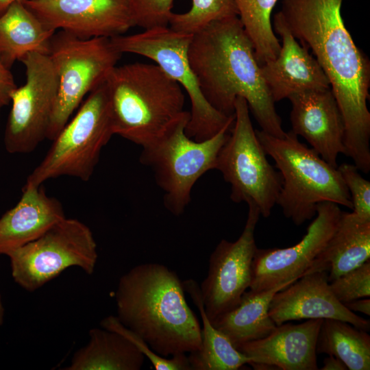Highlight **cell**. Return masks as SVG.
<instances>
[{
    "mask_svg": "<svg viewBox=\"0 0 370 370\" xmlns=\"http://www.w3.org/2000/svg\"><path fill=\"white\" fill-rule=\"evenodd\" d=\"M343 0H280L275 14L316 58L341 112L345 154L365 173L370 171V60L344 23Z\"/></svg>",
    "mask_w": 370,
    "mask_h": 370,
    "instance_id": "1",
    "label": "cell"
},
{
    "mask_svg": "<svg viewBox=\"0 0 370 370\" xmlns=\"http://www.w3.org/2000/svg\"><path fill=\"white\" fill-rule=\"evenodd\" d=\"M188 55L204 97L216 110L234 115L235 101L243 97L261 130L278 138L285 136L254 46L238 16L212 21L193 34Z\"/></svg>",
    "mask_w": 370,
    "mask_h": 370,
    "instance_id": "2",
    "label": "cell"
},
{
    "mask_svg": "<svg viewBox=\"0 0 370 370\" xmlns=\"http://www.w3.org/2000/svg\"><path fill=\"white\" fill-rule=\"evenodd\" d=\"M118 320L163 357L198 351L201 327L188 305L183 282L164 264H138L119 279Z\"/></svg>",
    "mask_w": 370,
    "mask_h": 370,
    "instance_id": "3",
    "label": "cell"
},
{
    "mask_svg": "<svg viewBox=\"0 0 370 370\" xmlns=\"http://www.w3.org/2000/svg\"><path fill=\"white\" fill-rule=\"evenodd\" d=\"M106 84L114 134L142 147L189 120L183 88L156 64L116 65Z\"/></svg>",
    "mask_w": 370,
    "mask_h": 370,
    "instance_id": "4",
    "label": "cell"
},
{
    "mask_svg": "<svg viewBox=\"0 0 370 370\" xmlns=\"http://www.w3.org/2000/svg\"><path fill=\"white\" fill-rule=\"evenodd\" d=\"M256 134L282 176L277 204L295 225H300L314 218L317 205L322 202H332L352 210L351 197L338 169L301 143L291 130L283 138L262 130H256Z\"/></svg>",
    "mask_w": 370,
    "mask_h": 370,
    "instance_id": "5",
    "label": "cell"
},
{
    "mask_svg": "<svg viewBox=\"0 0 370 370\" xmlns=\"http://www.w3.org/2000/svg\"><path fill=\"white\" fill-rule=\"evenodd\" d=\"M114 135L106 82L87 96L75 116L56 137L23 187H36L47 180L71 176L88 181L103 147Z\"/></svg>",
    "mask_w": 370,
    "mask_h": 370,
    "instance_id": "6",
    "label": "cell"
},
{
    "mask_svg": "<svg viewBox=\"0 0 370 370\" xmlns=\"http://www.w3.org/2000/svg\"><path fill=\"white\" fill-rule=\"evenodd\" d=\"M192 36L161 26L110 38L121 53L138 54L153 60L182 86L191 105L185 133L195 140L202 141L233 121L234 114L227 116L221 114L204 97L188 60Z\"/></svg>",
    "mask_w": 370,
    "mask_h": 370,
    "instance_id": "7",
    "label": "cell"
},
{
    "mask_svg": "<svg viewBox=\"0 0 370 370\" xmlns=\"http://www.w3.org/2000/svg\"><path fill=\"white\" fill-rule=\"evenodd\" d=\"M122 53L111 38H82L55 32L48 56L58 77V94L47 138L53 140L84 98L106 82Z\"/></svg>",
    "mask_w": 370,
    "mask_h": 370,
    "instance_id": "8",
    "label": "cell"
},
{
    "mask_svg": "<svg viewBox=\"0 0 370 370\" xmlns=\"http://www.w3.org/2000/svg\"><path fill=\"white\" fill-rule=\"evenodd\" d=\"M234 121L202 141L195 140L186 134L188 121H184L143 147L140 162L153 170L157 184L164 193V204L173 215L180 216L184 212L198 179L216 169L218 154Z\"/></svg>",
    "mask_w": 370,
    "mask_h": 370,
    "instance_id": "9",
    "label": "cell"
},
{
    "mask_svg": "<svg viewBox=\"0 0 370 370\" xmlns=\"http://www.w3.org/2000/svg\"><path fill=\"white\" fill-rule=\"evenodd\" d=\"M254 129L246 100L234 103V121L219 151L216 169L231 185L230 199L235 203L251 201L260 215L270 216L277 204L282 179L269 162Z\"/></svg>",
    "mask_w": 370,
    "mask_h": 370,
    "instance_id": "10",
    "label": "cell"
},
{
    "mask_svg": "<svg viewBox=\"0 0 370 370\" xmlns=\"http://www.w3.org/2000/svg\"><path fill=\"white\" fill-rule=\"evenodd\" d=\"M8 256L14 281L32 292L71 267L95 271L98 254L90 229L76 219L64 218L36 240Z\"/></svg>",
    "mask_w": 370,
    "mask_h": 370,
    "instance_id": "11",
    "label": "cell"
},
{
    "mask_svg": "<svg viewBox=\"0 0 370 370\" xmlns=\"http://www.w3.org/2000/svg\"><path fill=\"white\" fill-rule=\"evenodd\" d=\"M20 61L25 67L26 80L11 96L4 135L10 153H30L47 138L59 88L48 54L32 51Z\"/></svg>",
    "mask_w": 370,
    "mask_h": 370,
    "instance_id": "12",
    "label": "cell"
},
{
    "mask_svg": "<svg viewBox=\"0 0 370 370\" xmlns=\"http://www.w3.org/2000/svg\"><path fill=\"white\" fill-rule=\"evenodd\" d=\"M245 227L234 241L222 239L212 252L206 278L199 286L205 313L212 322L234 308L249 288L257 249L254 232L260 212L249 201Z\"/></svg>",
    "mask_w": 370,
    "mask_h": 370,
    "instance_id": "13",
    "label": "cell"
},
{
    "mask_svg": "<svg viewBox=\"0 0 370 370\" xmlns=\"http://www.w3.org/2000/svg\"><path fill=\"white\" fill-rule=\"evenodd\" d=\"M341 212L336 204L320 203L317 206L316 217L298 243L283 249L257 248L249 290H268L303 276L333 234Z\"/></svg>",
    "mask_w": 370,
    "mask_h": 370,
    "instance_id": "14",
    "label": "cell"
},
{
    "mask_svg": "<svg viewBox=\"0 0 370 370\" xmlns=\"http://www.w3.org/2000/svg\"><path fill=\"white\" fill-rule=\"evenodd\" d=\"M23 3L49 28L82 38H112L136 26L130 0H27Z\"/></svg>",
    "mask_w": 370,
    "mask_h": 370,
    "instance_id": "15",
    "label": "cell"
},
{
    "mask_svg": "<svg viewBox=\"0 0 370 370\" xmlns=\"http://www.w3.org/2000/svg\"><path fill=\"white\" fill-rule=\"evenodd\" d=\"M326 271L306 274L277 292L269 314L276 325L294 320L332 319L368 331L370 321L348 310L331 291Z\"/></svg>",
    "mask_w": 370,
    "mask_h": 370,
    "instance_id": "16",
    "label": "cell"
},
{
    "mask_svg": "<svg viewBox=\"0 0 370 370\" xmlns=\"http://www.w3.org/2000/svg\"><path fill=\"white\" fill-rule=\"evenodd\" d=\"M288 99L291 103V131L337 168L338 156L345 154V125L331 88L301 92Z\"/></svg>",
    "mask_w": 370,
    "mask_h": 370,
    "instance_id": "17",
    "label": "cell"
},
{
    "mask_svg": "<svg viewBox=\"0 0 370 370\" xmlns=\"http://www.w3.org/2000/svg\"><path fill=\"white\" fill-rule=\"evenodd\" d=\"M322 319L299 324L284 323L268 336L241 343L236 348L249 358L255 369H318L316 344Z\"/></svg>",
    "mask_w": 370,
    "mask_h": 370,
    "instance_id": "18",
    "label": "cell"
},
{
    "mask_svg": "<svg viewBox=\"0 0 370 370\" xmlns=\"http://www.w3.org/2000/svg\"><path fill=\"white\" fill-rule=\"evenodd\" d=\"M272 25L281 37V47L277 57L260 65V70L273 101L306 90L330 88L316 58L292 35L276 14Z\"/></svg>",
    "mask_w": 370,
    "mask_h": 370,
    "instance_id": "19",
    "label": "cell"
},
{
    "mask_svg": "<svg viewBox=\"0 0 370 370\" xmlns=\"http://www.w3.org/2000/svg\"><path fill=\"white\" fill-rule=\"evenodd\" d=\"M62 204L49 196L42 186L23 187L15 206L0 218V255L36 240L65 218Z\"/></svg>",
    "mask_w": 370,
    "mask_h": 370,
    "instance_id": "20",
    "label": "cell"
},
{
    "mask_svg": "<svg viewBox=\"0 0 370 370\" xmlns=\"http://www.w3.org/2000/svg\"><path fill=\"white\" fill-rule=\"evenodd\" d=\"M370 260V221L343 212L333 234L304 275L326 271L329 282Z\"/></svg>",
    "mask_w": 370,
    "mask_h": 370,
    "instance_id": "21",
    "label": "cell"
},
{
    "mask_svg": "<svg viewBox=\"0 0 370 370\" xmlns=\"http://www.w3.org/2000/svg\"><path fill=\"white\" fill-rule=\"evenodd\" d=\"M55 32L23 2H15L0 15V58L10 69L29 52L48 54Z\"/></svg>",
    "mask_w": 370,
    "mask_h": 370,
    "instance_id": "22",
    "label": "cell"
},
{
    "mask_svg": "<svg viewBox=\"0 0 370 370\" xmlns=\"http://www.w3.org/2000/svg\"><path fill=\"white\" fill-rule=\"evenodd\" d=\"M294 282L289 281L262 291H246L239 303L212 321V325L235 347L268 336L277 326L269 314L271 299L277 292Z\"/></svg>",
    "mask_w": 370,
    "mask_h": 370,
    "instance_id": "23",
    "label": "cell"
},
{
    "mask_svg": "<svg viewBox=\"0 0 370 370\" xmlns=\"http://www.w3.org/2000/svg\"><path fill=\"white\" fill-rule=\"evenodd\" d=\"M143 354L125 336L105 328L89 330L88 343L73 355L66 370H138Z\"/></svg>",
    "mask_w": 370,
    "mask_h": 370,
    "instance_id": "24",
    "label": "cell"
},
{
    "mask_svg": "<svg viewBox=\"0 0 370 370\" xmlns=\"http://www.w3.org/2000/svg\"><path fill=\"white\" fill-rule=\"evenodd\" d=\"M184 291L198 308L202 321L201 344L198 351L190 353L192 370H236L249 362L231 341L217 330L205 313L199 286L193 279L183 282Z\"/></svg>",
    "mask_w": 370,
    "mask_h": 370,
    "instance_id": "25",
    "label": "cell"
},
{
    "mask_svg": "<svg viewBox=\"0 0 370 370\" xmlns=\"http://www.w3.org/2000/svg\"><path fill=\"white\" fill-rule=\"evenodd\" d=\"M316 352L336 356L349 370L370 369V336L367 331L341 320H323Z\"/></svg>",
    "mask_w": 370,
    "mask_h": 370,
    "instance_id": "26",
    "label": "cell"
},
{
    "mask_svg": "<svg viewBox=\"0 0 370 370\" xmlns=\"http://www.w3.org/2000/svg\"><path fill=\"white\" fill-rule=\"evenodd\" d=\"M260 65L275 59L281 45L274 34L271 14L278 0H233Z\"/></svg>",
    "mask_w": 370,
    "mask_h": 370,
    "instance_id": "27",
    "label": "cell"
},
{
    "mask_svg": "<svg viewBox=\"0 0 370 370\" xmlns=\"http://www.w3.org/2000/svg\"><path fill=\"white\" fill-rule=\"evenodd\" d=\"M234 16H238V10L233 0H192L186 12H172L169 25L177 32L193 35L212 21Z\"/></svg>",
    "mask_w": 370,
    "mask_h": 370,
    "instance_id": "28",
    "label": "cell"
},
{
    "mask_svg": "<svg viewBox=\"0 0 370 370\" xmlns=\"http://www.w3.org/2000/svg\"><path fill=\"white\" fill-rule=\"evenodd\" d=\"M101 328L115 331L130 340L147 358L156 370H192L186 354L163 357L152 350L140 336L123 325L116 316H108L101 320Z\"/></svg>",
    "mask_w": 370,
    "mask_h": 370,
    "instance_id": "29",
    "label": "cell"
},
{
    "mask_svg": "<svg viewBox=\"0 0 370 370\" xmlns=\"http://www.w3.org/2000/svg\"><path fill=\"white\" fill-rule=\"evenodd\" d=\"M329 284L334 295L343 304L369 297L370 260L335 278Z\"/></svg>",
    "mask_w": 370,
    "mask_h": 370,
    "instance_id": "30",
    "label": "cell"
},
{
    "mask_svg": "<svg viewBox=\"0 0 370 370\" xmlns=\"http://www.w3.org/2000/svg\"><path fill=\"white\" fill-rule=\"evenodd\" d=\"M351 197L353 212L360 219L370 221V182L359 173L355 164L343 163L337 167Z\"/></svg>",
    "mask_w": 370,
    "mask_h": 370,
    "instance_id": "31",
    "label": "cell"
},
{
    "mask_svg": "<svg viewBox=\"0 0 370 370\" xmlns=\"http://www.w3.org/2000/svg\"><path fill=\"white\" fill-rule=\"evenodd\" d=\"M136 26L147 29L169 26L174 0H130Z\"/></svg>",
    "mask_w": 370,
    "mask_h": 370,
    "instance_id": "32",
    "label": "cell"
},
{
    "mask_svg": "<svg viewBox=\"0 0 370 370\" xmlns=\"http://www.w3.org/2000/svg\"><path fill=\"white\" fill-rule=\"evenodd\" d=\"M16 88L10 69L0 58V109L10 103L11 96Z\"/></svg>",
    "mask_w": 370,
    "mask_h": 370,
    "instance_id": "33",
    "label": "cell"
},
{
    "mask_svg": "<svg viewBox=\"0 0 370 370\" xmlns=\"http://www.w3.org/2000/svg\"><path fill=\"white\" fill-rule=\"evenodd\" d=\"M343 305L352 312H359L367 316L370 315V299L369 297L356 299Z\"/></svg>",
    "mask_w": 370,
    "mask_h": 370,
    "instance_id": "34",
    "label": "cell"
},
{
    "mask_svg": "<svg viewBox=\"0 0 370 370\" xmlns=\"http://www.w3.org/2000/svg\"><path fill=\"white\" fill-rule=\"evenodd\" d=\"M322 370H346L345 365L338 358L332 355H328L323 360V365L321 368Z\"/></svg>",
    "mask_w": 370,
    "mask_h": 370,
    "instance_id": "35",
    "label": "cell"
},
{
    "mask_svg": "<svg viewBox=\"0 0 370 370\" xmlns=\"http://www.w3.org/2000/svg\"><path fill=\"white\" fill-rule=\"evenodd\" d=\"M27 0H0V15L15 2H24Z\"/></svg>",
    "mask_w": 370,
    "mask_h": 370,
    "instance_id": "36",
    "label": "cell"
},
{
    "mask_svg": "<svg viewBox=\"0 0 370 370\" xmlns=\"http://www.w3.org/2000/svg\"><path fill=\"white\" fill-rule=\"evenodd\" d=\"M5 309L3 304L2 297L0 294V326L3 323Z\"/></svg>",
    "mask_w": 370,
    "mask_h": 370,
    "instance_id": "37",
    "label": "cell"
}]
</instances>
